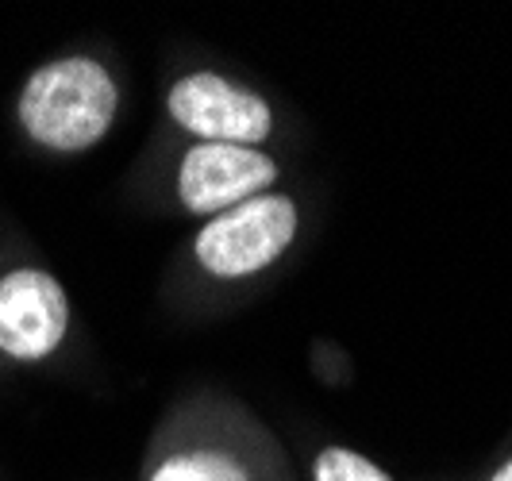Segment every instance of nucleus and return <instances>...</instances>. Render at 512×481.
<instances>
[{
  "label": "nucleus",
  "instance_id": "6e6552de",
  "mask_svg": "<svg viewBox=\"0 0 512 481\" xmlns=\"http://www.w3.org/2000/svg\"><path fill=\"white\" fill-rule=\"evenodd\" d=\"M489 481H512V458L505 462V466H497V474H493Z\"/></svg>",
  "mask_w": 512,
  "mask_h": 481
},
{
  "label": "nucleus",
  "instance_id": "7ed1b4c3",
  "mask_svg": "<svg viewBox=\"0 0 512 481\" xmlns=\"http://www.w3.org/2000/svg\"><path fill=\"white\" fill-rule=\"evenodd\" d=\"M166 108L197 143H231V147H255L270 135L274 112L270 104L239 89L220 74H189L174 81Z\"/></svg>",
  "mask_w": 512,
  "mask_h": 481
},
{
  "label": "nucleus",
  "instance_id": "f03ea898",
  "mask_svg": "<svg viewBox=\"0 0 512 481\" xmlns=\"http://www.w3.org/2000/svg\"><path fill=\"white\" fill-rule=\"evenodd\" d=\"M297 235V204L282 193H266L220 212L201 228L193 251L216 278H251L266 270Z\"/></svg>",
  "mask_w": 512,
  "mask_h": 481
},
{
  "label": "nucleus",
  "instance_id": "0eeeda50",
  "mask_svg": "<svg viewBox=\"0 0 512 481\" xmlns=\"http://www.w3.org/2000/svg\"><path fill=\"white\" fill-rule=\"evenodd\" d=\"M312 481H393L385 474L378 462H370L359 451H347V447H328L316 455V470Z\"/></svg>",
  "mask_w": 512,
  "mask_h": 481
},
{
  "label": "nucleus",
  "instance_id": "f257e3e1",
  "mask_svg": "<svg viewBox=\"0 0 512 481\" xmlns=\"http://www.w3.org/2000/svg\"><path fill=\"white\" fill-rule=\"evenodd\" d=\"M116 116V81L93 58H62L31 74L20 97L27 135L51 151H85L101 143Z\"/></svg>",
  "mask_w": 512,
  "mask_h": 481
},
{
  "label": "nucleus",
  "instance_id": "20e7f679",
  "mask_svg": "<svg viewBox=\"0 0 512 481\" xmlns=\"http://www.w3.org/2000/svg\"><path fill=\"white\" fill-rule=\"evenodd\" d=\"M278 178V162L255 147L193 143L178 170V197L197 216H220L235 204L266 193Z\"/></svg>",
  "mask_w": 512,
  "mask_h": 481
},
{
  "label": "nucleus",
  "instance_id": "423d86ee",
  "mask_svg": "<svg viewBox=\"0 0 512 481\" xmlns=\"http://www.w3.org/2000/svg\"><path fill=\"white\" fill-rule=\"evenodd\" d=\"M151 481H251L247 466L224 451H181L166 458Z\"/></svg>",
  "mask_w": 512,
  "mask_h": 481
},
{
  "label": "nucleus",
  "instance_id": "39448f33",
  "mask_svg": "<svg viewBox=\"0 0 512 481\" xmlns=\"http://www.w3.org/2000/svg\"><path fill=\"white\" fill-rule=\"evenodd\" d=\"M70 304L43 270H16L0 281V351L20 362L47 358L62 343Z\"/></svg>",
  "mask_w": 512,
  "mask_h": 481
}]
</instances>
